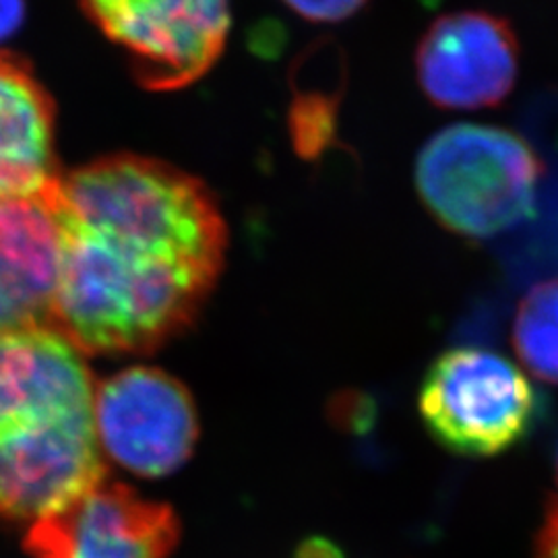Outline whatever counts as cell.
<instances>
[{"mask_svg":"<svg viewBox=\"0 0 558 558\" xmlns=\"http://www.w3.org/2000/svg\"><path fill=\"white\" fill-rule=\"evenodd\" d=\"M60 276L50 325L81 354L156 350L216 286L226 223L203 182L141 156H108L52 191Z\"/></svg>","mask_w":558,"mask_h":558,"instance_id":"1","label":"cell"},{"mask_svg":"<svg viewBox=\"0 0 558 558\" xmlns=\"http://www.w3.org/2000/svg\"><path fill=\"white\" fill-rule=\"evenodd\" d=\"M542 163L511 129L459 122L424 143L416 186L428 211L453 234L493 239L534 214Z\"/></svg>","mask_w":558,"mask_h":558,"instance_id":"2","label":"cell"},{"mask_svg":"<svg viewBox=\"0 0 558 558\" xmlns=\"http://www.w3.org/2000/svg\"><path fill=\"white\" fill-rule=\"evenodd\" d=\"M420 418L433 439L465 458H495L527 439L542 398L511 360L461 345L433 362L420 385Z\"/></svg>","mask_w":558,"mask_h":558,"instance_id":"3","label":"cell"},{"mask_svg":"<svg viewBox=\"0 0 558 558\" xmlns=\"http://www.w3.org/2000/svg\"><path fill=\"white\" fill-rule=\"evenodd\" d=\"M143 89L179 92L207 75L228 44L230 0H80Z\"/></svg>","mask_w":558,"mask_h":558,"instance_id":"4","label":"cell"},{"mask_svg":"<svg viewBox=\"0 0 558 558\" xmlns=\"http://www.w3.org/2000/svg\"><path fill=\"white\" fill-rule=\"evenodd\" d=\"M94 426L104 451L145 478L177 472L199 437L186 387L147 366L126 368L94 389Z\"/></svg>","mask_w":558,"mask_h":558,"instance_id":"5","label":"cell"},{"mask_svg":"<svg viewBox=\"0 0 558 558\" xmlns=\"http://www.w3.org/2000/svg\"><path fill=\"white\" fill-rule=\"evenodd\" d=\"M94 412L81 352L54 327L0 333V451Z\"/></svg>","mask_w":558,"mask_h":558,"instance_id":"6","label":"cell"},{"mask_svg":"<svg viewBox=\"0 0 558 558\" xmlns=\"http://www.w3.org/2000/svg\"><path fill=\"white\" fill-rule=\"evenodd\" d=\"M519 59L518 34L509 21L488 11H456L422 34L416 77L422 94L439 108H493L511 96Z\"/></svg>","mask_w":558,"mask_h":558,"instance_id":"7","label":"cell"},{"mask_svg":"<svg viewBox=\"0 0 558 558\" xmlns=\"http://www.w3.org/2000/svg\"><path fill=\"white\" fill-rule=\"evenodd\" d=\"M180 539L172 507L101 482L66 509L29 525L36 558H168Z\"/></svg>","mask_w":558,"mask_h":558,"instance_id":"8","label":"cell"},{"mask_svg":"<svg viewBox=\"0 0 558 558\" xmlns=\"http://www.w3.org/2000/svg\"><path fill=\"white\" fill-rule=\"evenodd\" d=\"M52 186L40 195L0 197V333L52 327L60 276Z\"/></svg>","mask_w":558,"mask_h":558,"instance_id":"9","label":"cell"},{"mask_svg":"<svg viewBox=\"0 0 558 558\" xmlns=\"http://www.w3.org/2000/svg\"><path fill=\"white\" fill-rule=\"evenodd\" d=\"M59 177L52 98L27 60L0 52V197L40 195Z\"/></svg>","mask_w":558,"mask_h":558,"instance_id":"10","label":"cell"},{"mask_svg":"<svg viewBox=\"0 0 558 558\" xmlns=\"http://www.w3.org/2000/svg\"><path fill=\"white\" fill-rule=\"evenodd\" d=\"M513 348L534 377L558 385V278L532 286L519 302Z\"/></svg>","mask_w":558,"mask_h":558,"instance_id":"11","label":"cell"},{"mask_svg":"<svg viewBox=\"0 0 558 558\" xmlns=\"http://www.w3.org/2000/svg\"><path fill=\"white\" fill-rule=\"evenodd\" d=\"M299 17L313 23H339L356 15L368 0H281Z\"/></svg>","mask_w":558,"mask_h":558,"instance_id":"12","label":"cell"},{"mask_svg":"<svg viewBox=\"0 0 558 558\" xmlns=\"http://www.w3.org/2000/svg\"><path fill=\"white\" fill-rule=\"evenodd\" d=\"M25 20V0H0V41L20 32Z\"/></svg>","mask_w":558,"mask_h":558,"instance_id":"13","label":"cell"},{"mask_svg":"<svg viewBox=\"0 0 558 558\" xmlns=\"http://www.w3.org/2000/svg\"><path fill=\"white\" fill-rule=\"evenodd\" d=\"M296 558H343L338 548L327 539H308L300 546Z\"/></svg>","mask_w":558,"mask_h":558,"instance_id":"14","label":"cell"},{"mask_svg":"<svg viewBox=\"0 0 558 558\" xmlns=\"http://www.w3.org/2000/svg\"><path fill=\"white\" fill-rule=\"evenodd\" d=\"M555 478H557V486H558V451H557V461H555ZM555 502H558V497L555 499Z\"/></svg>","mask_w":558,"mask_h":558,"instance_id":"15","label":"cell"}]
</instances>
